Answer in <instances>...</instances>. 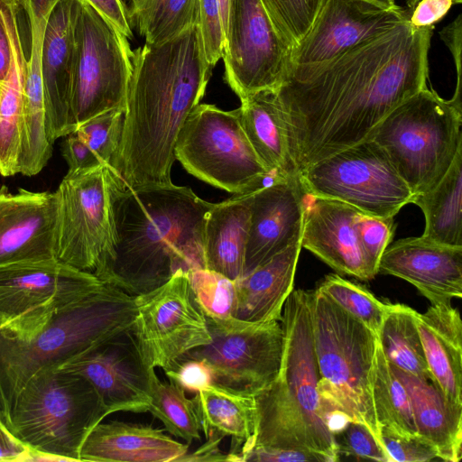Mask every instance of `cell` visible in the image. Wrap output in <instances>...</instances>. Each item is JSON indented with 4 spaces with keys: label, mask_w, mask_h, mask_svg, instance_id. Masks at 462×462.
<instances>
[{
    "label": "cell",
    "mask_w": 462,
    "mask_h": 462,
    "mask_svg": "<svg viewBox=\"0 0 462 462\" xmlns=\"http://www.w3.org/2000/svg\"><path fill=\"white\" fill-rule=\"evenodd\" d=\"M433 28L403 21L328 61L291 66L276 92L299 173L368 139L394 107L427 87Z\"/></svg>",
    "instance_id": "cell-1"
},
{
    "label": "cell",
    "mask_w": 462,
    "mask_h": 462,
    "mask_svg": "<svg viewBox=\"0 0 462 462\" xmlns=\"http://www.w3.org/2000/svg\"><path fill=\"white\" fill-rule=\"evenodd\" d=\"M212 69L198 23L133 51L121 139L110 163L126 186L172 182L179 132L203 98Z\"/></svg>",
    "instance_id": "cell-2"
},
{
    "label": "cell",
    "mask_w": 462,
    "mask_h": 462,
    "mask_svg": "<svg viewBox=\"0 0 462 462\" xmlns=\"http://www.w3.org/2000/svg\"><path fill=\"white\" fill-rule=\"evenodd\" d=\"M116 256L106 282L132 296L165 283L178 270L205 268L203 224L212 203L190 188L128 187L115 195Z\"/></svg>",
    "instance_id": "cell-3"
},
{
    "label": "cell",
    "mask_w": 462,
    "mask_h": 462,
    "mask_svg": "<svg viewBox=\"0 0 462 462\" xmlns=\"http://www.w3.org/2000/svg\"><path fill=\"white\" fill-rule=\"evenodd\" d=\"M281 324L283 345L279 371L254 396L257 429L253 448L299 450L320 462L337 461L334 435L323 416L318 393L311 291H291Z\"/></svg>",
    "instance_id": "cell-4"
},
{
    "label": "cell",
    "mask_w": 462,
    "mask_h": 462,
    "mask_svg": "<svg viewBox=\"0 0 462 462\" xmlns=\"http://www.w3.org/2000/svg\"><path fill=\"white\" fill-rule=\"evenodd\" d=\"M135 315L134 297L106 283L65 308L30 337L0 334V414L5 422L33 375L60 367L92 346L131 329Z\"/></svg>",
    "instance_id": "cell-5"
},
{
    "label": "cell",
    "mask_w": 462,
    "mask_h": 462,
    "mask_svg": "<svg viewBox=\"0 0 462 462\" xmlns=\"http://www.w3.org/2000/svg\"><path fill=\"white\" fill-rule=\"evenodd\" d=\"M311 317L318 393L328 427L334 435L348 421L362 423L383 446L371 393L377 336L318 289L311 291Z\"/></svg>",
    "instance_id": "cell-6"
},
{
    "label": "cell",
    "mask_w": 462,
    "mask_h": 462,
    "mask_svg": "<svg viewBox=\"0 0 462 462\" xmlns=\"http://www.w3.org/2000/svg\"><path fill=\"white\" fill-rule=\"evenodd\" d=\"M108 415L85 377L56 367L36 374L26 383L5 423L35 452L34 461H80L87 436Z\"/></svg>",
    "instance_id": "cell-7"
},
{
    "label": "cell",
    "mask_w": 462,
    "mask_h": 462,
    "mask_svg": "<svg viewBox=\"0 0 462 462\" xmlns=\"http://www.w3.org/2000/svg\"><path fill=\"white\" fill-rule=\"evenodd\" d=\"M461 97L425 87L394 107L368 139L386 152L414 196L435 187L462 148Z\"/></svg>",
    "instance_id": "cell-8"
},
{
    "label": "cell",
    "mask_w": 462,
    "mask_h": 462,
    "mask_svg": "<svg viewBox=\"0 0 462 462\" xmlns=\"http://www.w3.org/2000/svg\"><path fill=\"white\" fill-rule=\"evenodd\" d=\"M121 180L114 168L101 164L68 172L56 190V259L104 282L116 256L114 203Z\"/></svg>",
    "instance_id": "cell-9"
},
{
    "label": "cell",
    "mask_w": 462,
    "mask_h": 462,
    "mask_svg": "<svg viewBox=\"0 0 462 462\" xmlns=\"http://www.w3.org/2000/svg\"><path fill=\"white\" fill-rule=\"evenodd\" d=\"M174 155L189 173L232 194L254 192L280 178L254 152L238 108L196 106L179 132Z\"/></svg>",
    "instance_id": "cell-10"
},
{
    "label": "cell",
    "mask_w": 462,
    "mask_h": 462,
    "mask_svg": "<svg viewBox=\"0 0 462 462\" xmlns=\"http://www.w3.org/2000/svg\"><path fill=\"white\" fill-rule=\"evenodd\" d=\"M128 39L83 0H73L71 113L76 128L113 109L125 112L132 75Z\"/></svg>",
    "instance_id": "cell-11"
},
{
    "label": "cell",
    "mask_w": 462,
    "mask_h": 462,
    "mask_svg": "<svg viewBox=\"0 0 462 462\" xmlns=\"http://www.w3.org/2000/svg\"><path fill=\"white\" fill-rule=\"evenodd\" d=\"M299 178L307 194L337 199L378 217H394L414 197L373 139L309 166Z\"/></svg>",
    "instance_id": "cell-12"
},
{
    "label": "cell",
    "mask_w": 462,
    "mask_h": 462,
    "mask_svg": "<svg viewBox=\"0 0 462 462\" xmlns=\"http://www.w3.org/2000/svg\"><path fill=\"white\" fill-rule=\"evenodd\" d=\"M106 282L57 259L0 267V334L26 337Z\"/></svg>",
    "instance_id": "cell-13"
},
{
    "label": "cell",
    "mask_w": 462,
    "mask_h": 462,
    "mask_svg": "<svg viewBox=\"0 0 462 462\" xmlns=\"http://www.w3.org/2000/svg\"><path fill=\"white\" fill-rule=\"evenodd\" d=\"M134 302L131 331L150 368L171 370L189 351L211 342L206 315L183 270L161 286L134 296Z\"/></svg>",
    "instance_id": "cell-14"
},
{
    "label": "cell",
    "mask_w": 462,
    "mask_h": 462,
    "mask_svg": "<svg viewBox=\"0 0 462 462\" xmlns=\"http://www.w3.org/2000/svg\"><path fill=\"white\" fill-rule=\"evenodd\" d=\"M206 319L211 342L189 351L179 363L202 360L211 370L214 384L257 395L279 371L283 345L281 322H249L234 317Z\"/></svg>",
    "instance_id": "cell-15"
},
{
    "label": "cell",
    "mask_w": 462,
    "mask_h": 462,
    "mask_svg": "<svg viewBox=\"0 0 462 462\" xmlns=\"http://www.w3.org/2000/svg\"><path fill=\"white\" fill-rule=\"evenodd\" d=\"M291 52L261 0H229L222 58L225 80L240 100L277 89L291 66Z\"/></svg>",
    "instance_id": "cell-16"
},
{
    "label": "cell",
    "mask_w": 462,
    "mask_h": 462,
    "mask_svg": "<svg viewBox=\"0 0 462 462\" xmlns=\"http://www.w3.org/2000/svg\"><path fill=\"white\" fill-rule=\"evenodd\" d=\"M60 367L85 377L109 414L149 411L156 374L143 361L131 329L92 346Z\"/></svg>",
    "instance_id": "cell-17"
},
{
    "label": "cell",
    "mask_w": 462,
    "mask_h": 462,
    "mask_svg": "<svg viewBox=\"0 0 462 462\" xmlns=\"http://www.w3.org/2000/svg\"><path fill=\"white\" fill-rule=\"evenodd\" d=\"M410 14L409 8H387L367 0H323L310 29L292 47L291 65L332 60L409 21Z\"/></svg>",
    "instance_id": "cell-18"
},
{
    "label": "cell",
    "mask_w": 462,
    "mask_h": 462,
    "mask_svg": "<svg viewBox=\"0 0 462 462\" xmlns=\"http://www.w3.org/2000/svg\"><path fill=\"white\" fill-rule=\"evenodd\" d=\"M55 192L0 188V267L56 259Z\"/></svg>",
    "instance_id": "cell-19"
},
{
    "label": "cell",
    "mask_w": 462,
    "mask_h": 462,
    "mask_svg": "<svg viewBox=\"0 0 462 462\" xmlns=\"http://www.w3.org/2000/svg\"><path fill=\"white\" fill-rule=\"evenodd\" d=\"M305 197L299 174L277 178L254 192L244 274L300 240Z\"/></svg>",
    "instance_id": "cell-20"
},
{
    "label": "cell",
    "mask_w": 462,
    "mask_h": 462,
    "mask_svg": "<svg viewBox=\"0 0 462 462\" xmlns=\"http://www.w3.org/2000/svg\"><path fill=\"white\" fill-rule=\"evenodd\" d=\"M361 211L342 201L306 193L301 247L337 273L370 281L356 221Z\"/></svg>",
    "instance_id": "cell-21"
},
{
    "label": "cell",
    "mask_w": 462,
    "mask_h": 462,
    "mask_svg": "<svg viewBox=\"0 0 462 462\" xmlns=\"http://www.w3.org/2000/svg\"><path fill=\"white\" fill-rule=\"evenodd\" d=\"M378 273L412 284L431 304L462 297V247L422 236L400 239L383 253Z\"/></svg>",
    "instance_id": "cell-22"
},
{
    "label": "cell",
    "mask_w": 462,
    "mask_h": 462,
    "mask_svg": "<svg viewBox=\"0 0 462 462\" xmlns=\"http://www.w3.org/2000/svg\"><path fill=\"white\" fill-rule=\"evenodd\" d=\"M73 0H60L47 22L42 52V80L50 142L76 132L71 113Z\"/></svg>",
    "instance_id": "cell-23"
},
{
    "label": "cell",
    "mask_w": 462,
    "mask_h": 462,
    "mask_svg": "<svg viewBox=\"0 0 462 462\" xmlns=\"http://www.w3.org/2000/svg\"><path fill=\"white\" fill-rule=\"evenodd\" d=\"M164 430L151 425L109 420L96 425L84 440L80 461L170 462L189 451Z\"/></svg>",
    "instance_id": "cell-24"
},
{
    "label": "cell",
    "mask_w": 462,
    "mask_h": 462,
    "mask_svg": "<svg viewBox=\"0 0 462 462\" xmlns=\"http://www.w3.org/2000/svg\"><path fill=\"white\" fill-rule=\"evenodd\" d=\"M430 377L452 404L462 407V321L451 302L431 304L417 314Z\"/></svg>",
    "instance_id": "cell-25"
},
{
    "label": "cell",
    "mask_w": 462,
    "mask_h": 462,
    "mask_svg": "<svg viewBox=\"0 0 462 462\" xmlns=\"http://www.w3.org/2000/svg\"><path fill=\"white\" fill-rule=\"evenodd\" d=\"M300 240L289 245L236 282L234 318L249 322H281L284 303L293 291Z\"/></svg>",
    "instance_id": "cell-26"
},
{
    "label": "cell",
    "mask_w": 462,
    "mask_h": 462,
    "mask_svg": "<svg viewBox=\"0 0 462 462\" xmlns=\"http://www.w3.org/2000/svg\"><path fill=\"white\" fill-rule=\"evenodd\" d=\"M254 192L212 203L204 217L205 268L234 281L244 274Z\"/></svg>",
    "instance_id": "cell-27"
},
{
    "label": "cell",
    "mask_w": 462,
    "mask_h": 462,
    "mask_svg": "<svg viewBox=\"0 0 462 462\" xmlns=\"http://www.w3.org/2000/svg\"><path fill=\"white\" fill-rule=\"evenodd\" d=\"M392 368L409 395L417 433L436 448L439 458L460 461L462 407L449 402L430 380Z\"/></svg>",
    "instance_id": "cell-28"
},
{
    "label": "cell",
    "mask_w": 462,
    "mask_h": 462,
    "mask_svg": "<svg viewBox=\"0 0 462 462\" xmlns=\"http://www.w3.org/2000/svg\"><path fill=\"white\" fill-rule=\"evenodd\" d=\"M240 101L242 126L265 168L279 177L298 175L289 152L276 89L260 90Z\"/></svg>",
    "instance_id": "cell-29"
},
{
    "label": "cell",
    "mask_w": 462,
    "mask_h": 462,
    "mask_svg": "<svg viewBox=\"0 0 462 462\" xmlns=\"http://www.w3.org/2000/svg\"><path fill=\"white\" fill-rule=\"evenodd\" d=\"M205 436L214 430L232 439L228 461H241L253 448L257 429V410L254 395L210 384L195 397Z\"/></svg>",
    "instance_id": "cell-30"
},
{
    "label": "cell",
    "mask_w": 462,
    "mask_h": 462,
    "mask_svg": "<svg viewBox=\"0 0 462 462\" xmlns=\"http://www.w3.org/2000/svg\"><path fill=\"white\" fill-rule=\"evenodd\" d=\"M11 46V65L2 82L0 96V175L19 173L22 117L27 59L24 55L19 23L7 21Z\"/></svg>",
    "instance_id": "cell-31"
},
{
    "label": "cell",
    "mask_w": 462,
    "mask_h": 462,
    "mask_svg": "<svg viewBox=\"0 0 462 462\" xmlns=\"http://www.w3.org/2000/svg\"><path fill=\"white\" fill-rule=\"evenodd\" d=\"M423 212L422 237L438 244L462 247V148L439 182L413 197Z\"/></svg>",
    "instance_id": "cell-32"
},
{
    "label": "cell",
    "mask_w": 462,
    "mask_h": 462,
    "mask_svg": "<svg viewBox=\"0 0 462 462\" xmlns=\"http://www.w3.org/2000/svg\"><path fill=\"white\" fill-rule=\"evenodd\" d=\"M417 314L407 305L386 303L378 342L392 365L430 380L418 330Z\"/></svg>",
    "instance_id": "cell-33"
},
{
    "label": "cell",
    "mask_w": 462,
    "mask_h": 462,
    "mask_svg": "<svg viewBox=\"0 0 462 462\" xmlns=\"http://www.w3.org/2000/svg\"><path fill=\"white\" fill-rule=\"evenodd\" d=\"M371 393L377 423L390 433L417 435L409 395L377 342L371 374Z\"/></svg>",
    "instance_id": "cell-34"
},
{
    "label": "cell",
    "mask_w": 462,
    "mask_h": 462,
    "mask_svg": "<svg viewBox=\"0 0 462 462\" xmlns=\"http://www.w3.org/2000/svg\"><path fill=\"white\" fill-rule=\"evenodd\" d=\"M148 411L162 421L165 430L188 444L201 439L203 426L196 399L187 398L185 391L175 383L153 377Z\"/></svg>",
    "instance_id": "cell-35"
},
{
    "label": "cell",
    "mask_w": 462,
    "mask_h": 462,
    "mask_svg": "<svg viewBox=\"0 0 462 462\" xmlns=\"http://www.w3.org/2000/svg\"><path fill=\"white\" fill-rule=\"evenodd\" d=\"M317 289L378 336L386 303L337 274L327 275Z\"/></svg>",
    "instance_id": "cell-36"
},
{
    "label": "cell",
    "mask_w": 462,
    "mask_h": 462,
    "mask_svg": "<svg viewBox=\"0 0 462 462\" xmlns=\"http://www.w3.org/2000/svg\"><path fill=\"white\" fill-rule=\"evenodd\" d=\"M199 9V0H163L136 24L145 43L159 44L198 23Z\"/></svg>",
    "instance_id": "cell-37"
},
{
    "label": "cell",
    "mask_w": 462,
    "mask_h": 462,
    "mask_svg": "<svg viewBox=\"0 0 462 462\" xmlns=\"http://www.w3.org/2000/svg\"><path fill=\"white\" fill-rule=\"evenodd\" d=\"M186 273L194 296L206 316L217 319L234 317L236 305L234 280L206 268Z\"/></svg>",
    "instance_id": "cell-38"
},
{
    "label": "cell",
    "mask_w": 462,
    "mask_h": 462,
    "mask_svg": "<svg viewBox=\"0 0 462 462\" xmlns=\"http://www.w3.org/2000/svg\"><path fill=\"white\" fill-rule=\"evenodd\" d=\"M281 34L296 44L312 24L323 0H261Z\"/></svg>",
    "instance_id": "cell-39"
},
{
    "label": "cell",
    "mask_w": 462,
    "mask_h": 462,
    "mask_svg": "<svg viewBox=\"0 0 462 462\" xmlns=\"http://www.w3.org/2000/svg\"><path fill=\"white\" fill-rule=\"evenodd\" d=\"M124 114L119 109L106 111L83 123L75 132L103 164L110 166L119 146Z\"/></svg>",
    "instance_id": "cell-40"
},
{
    "label": "cell",
    "mask_w": 462,
    "mask_h": 462,
    "mask_svg": "<svg viewBox=\"0 0 462 462\" xmlns=\"http://www.w3.org/2000/svg\"><path fill=\"white\" fill-rule=\"evenodd\" d=\"M356 229L368 265L374 275L378 273L381 256L391 244L395 231L393 217H378L360 212Z\"/></svg>",
    "instance_id": "cell-41"
},
{
    "label": "cell",
    "mask_w": 462,
    "mask_h": 462,
    "mask_svg": "<svg viewBox=\"0 0 462 462\" xmlns=\"http://www.w3.org/2000/svg\"><path fill=\"white\" fill-rule=\"evenodd\" d=\"M338 458L340 454L380 462H391L381 443L362 423L348 421L334 433Z\"/></svg>",
    "instance_id": "cell-42"
},
{
    "label": "cell",
    "mask_w": 462,
    "mask_h": 462,
    "mask_svg": "<svg viewBox=\"0 0 462 462\" xmlns=\"http://www.w3.org/2000/svg\"><path fill=\"white\" fill-rule=\"evenodd\" d=\"M199 29L207 62L214 68L223 57L225 31L218 0H199Z\"/></svg>",
    "instance_id": "cell-43"
},
{
    "label": "cell",
    "mask_w": 462,
    "mask_h": 462,
    "mask_svg": "<svg viewBox=\"0 0 462 462\" xmlns=\"http://www.w3.org/2000/svg\"><path fill=\"white\" fill-rule=\"evenodd\" d=\"M381 439L391 462H427L438 457L436 448L419 434L402 437L382 430Z\"/></svg>",
    "instance_id": "cell-44"
},
{
    "label": "cell",
    "mask_w": 462,
    "mask_h": 462,
    "mask_svg": "<svg viewBox=\"0 0 462 462\" xmlns=\"http://www.w3.org/2000/svg\"><path fill=\"white\" fill-rule=\"evenodd\" d=\"M170 381L189 393H199L213 383L208 365L199 359L180 361L173 369L164 371Z\"/></svg>",
    "instance_id": "cell-45"
},
{
    "label": "cell",
    "mask_w": 462,
    "mask_h": 462,
    "mask_svg": "<svg viewBox=\"0 0 462 462\" xmlns=\"http://www.w3.org/2000/svg\"><path fill=\"white\" fill-rule=\"evenodd\" d=\"M61 145L63 158L69 166L68 172H76L96 168L101 161L90 147L77 134L67 135Z\"/></svg>",
    "instance_id": "cell-46"
},
{
    "label": "cell",
    "mask_w": 462,
    "mask_h": 462,
    "mask_svg": "<svg viewBox=\"0 0 462 462\" xmlns=\"http://www.w3.org/2000/svg\"><path fill=\"white\" fill-rule=\"evenodd\" d=\"M455 5L453 0H420L412 9L409 23L414 27L434 26Z\"/></svg>",
    "instance_id": "cell-47"
},
{
    "label": "cell",
    "mask_w": 462,
    "mask_h": 462,
    "mask_svg": "<svg viewBox=\"0 0 462 462\" xmlns=\"http://www.w3.org/2000/svg\"><path fill=\"white\" fill-rule=\"evenodd\" d=\"M111 23L127 39L133 36L131 22L123 0H83Z\"/></svg>",
    "instance_id": "cell-48"
},
{
    "label": "cell",
    "mask_w": 462,
    "mask_h": 462,
    "mask_svg": "<svg viewBox=\"0 0 462 462\" xmlns=\"http://www.w3.org/2000/svg\"><path fill=\"white\" fill-rule=\"evenodd\" d=\"M241 461L302 462L319 461L317 457L299 450L254 447L241 457Z\"/></svg>",
    "instance_id": "cell-49"
},
{
    "label": "cell",
    "mask_w": 462,
    "mask_h": 462,
    "mask_svg": "<svg viewBox=\"0 0 462 462\" xmlns=\"http://www.w3.org/2000/svg\"><path fill=\"white\" fill-rule=\"evenodd\" d=\"M35 455L13 434L0 414V461H34Z\"/></svg>",
    "instance_id": "cell-50"
},
{
    "label": "cell",
    "mask_w": 462,
    "mask_h": 462,
    "mask_svg": "<svg viewBox=\"0 0 462 462\" xmlns=\"http://www.w3.org/2000/svg\"><path fill=\"white\" fill-rule=\"evenodd\" d=\"M439 37L452 54L456 71L457 87L455 96H461V45H462V15L457 17L439 32Z\"/></svg>",
    "instance_id": "cell-51"
},
{
    "label": "cell",
    "mask_w": 462,
    "mask_h": 462,
    "mask_svg": "<svg viewBox=\"0 0 462 462\" xmlns=\"http://www.w3.org/2000/svg\"><path fill=\"white\" fill-rule=\"evenodd\" d=\"M206 438L207 441L201 447L190 454L187 453L179 461H228L227 453L219 448L224 436L209 430Z\"/></svg>",
    "instance_id": "cell-52"
},
{
    "label": "cell",
    "mask_w": 462,
    "mask_h": 462,
    "mask_svg": "<svg viewBox=\"0 0 462 462\" xmlns=\"http://www.w3.org/2000/svg\"><path fill=\"white\" fill-rule=\"evenodd\" d=\"M11 65V46L5 20V0H0V82L2 83Z\"/></svg>",
    "instance_id": "cell-53"
},
{
    "label": "cell",
    "mask_w": 462,
    "mask_h": 462,
    "mask_svg": "<svg viewBox=\"0 0 462 462\" xmlns=\"http://www.w3.org/2000/svg\"><path fill=\"white\" fill-rule=\"evenodd\" d=\"M163 0H128L127 13L130 22L137 23L155 9Z\"/></svg>",
    "instance_id": "cell-54"
},
{
    "label": "cell",
    "mask_w": 462,
    "mask_h": 462,
    "mask_svg": "<svg viewBox=\"0 0 462 462\" xmlns=\"http://www.w3.org/2000/svg\"><path fill=\"white\" fill-rule=\"evenodd\" d=\"M219 7H220V13L224 26V31L226 32V24H227V17H228V5H229V0H218Z\"/></svg>",
    "instance_id": "cell-55"
},
{
    "label": "cell",
    "mask_w": 462,
    "mask_h": 462,
    "mask_svg": "<svg viewBox=\"0 0 462 462\" xmlns=\"http://www.w3.org/2000/svg\"><path fill=\"white\" fill-rule=\"evenodd\" d=\"M383 7L391 8L396 6L394 0H367Z\"/></svg>",
    "instance_id": "cell-56"
},
{
    "label": "cell",
    "mask_w": 462,
    "mask_h": 462,
    "mask_svg": "<svg viewBox=\"0 0 462 462\" xmlns=\"http://www.w3.org/2000/svg\"><path fill=\"white\" fill-rule=\"evenodd\" d=\"M420 0H406V4L409 9H412L413 6L419 2ZM454 4H460L462 0H453Z\"/></svg>",
    "instance_id": "cell-57"
},
{
    "label": "cell",
    "mask_w": 462,
    "mask_h": 462,
    "mask_svg": "<svg viewBox=\"0 0 462 462\" xmlns=\"http://www.w3.org/2000/svg\"><path fill=\"white\" fill-rule=\"evenodd\" d=\"M1 92H2V83L0 82V96H1Z\"/></svg>",
    "instance_id": "cell-58"
},
{
    "label": "cell",
    "mask_w": 462,
    "mask_h": 462,
    "mask_svg": "<svg viewBox=\"0 0 462 462\" xmlns=\"http://www.w3.org/2000/svg\"><path fill=\"white\" fill-rule=\"evenodd\" d=\"M124 1V0H123ZM125 3V2H124Z\"/></svg>",
    "instance_id": "cell-59"
}]
</instances>
